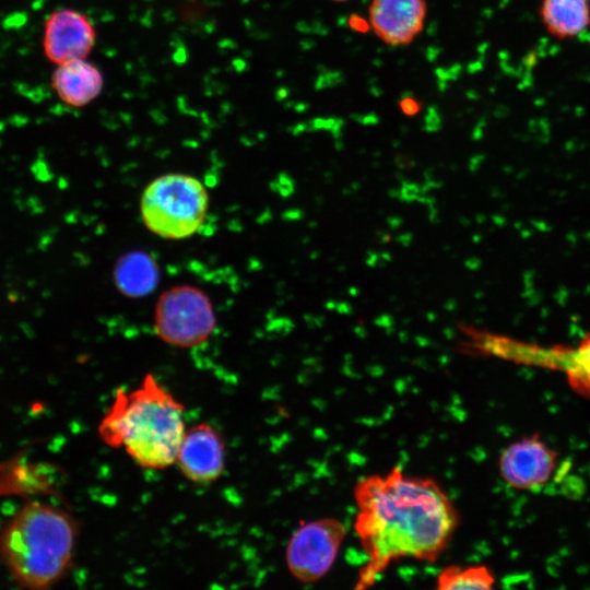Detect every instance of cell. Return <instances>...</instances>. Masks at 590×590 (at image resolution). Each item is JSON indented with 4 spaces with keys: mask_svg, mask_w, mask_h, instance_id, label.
Listing matches in <instances>:
<instances>
[{
    "mask_svg": "<svg viewBox=\"0 0 590 590\" xmlns=\"http://www.w3.org/2000/svg\"><path fill=\"white\" fill-rule=\"evenodd\" d=\"M209 196L197 178L186 174H166L152 180L140 200V213L146 228L165 239H185L203 224Z\"/></svg>",
    "mask_w": 590,
    "mask_h": 590,
    "instance_id": "277c9868",
    "label": "cell"
},
{
    "mask_svg": "<svg viewBox=\"0 0 590 590\" xmlns=\"http://www.w3.org/2000/svg\"><path fill=\"white\" fill-rule=\"evenodd\" d=\"M538 15L551 37L570 40L590 28V0H539Z\"/></svg>",
    "mask_w": 590,
    "mask_h": 590,
    "instance_id": "5bb4252c",
    "label": "cell"
},
{
    "mask_svg": "<svg viewBox=\"0 0 590 590\" xmlns=\"http://www.w3.org/2000/svg\"><path fill=\"white\" fill-rule=\"evenodd\" d=\"M471 338V346L479 353L559 371L575 391L590 398V334L575 345H545L484 331H474Z\"/></svg>",
    "mask_w": 590,
    "mask_h": 590,
    "instance_id": "5b68a950",
    "label": "cell"
},
{
    "mask_svg": "<svg viewBox=\"0 0 590 590\" xmlns=\"http://www.w3.org/2000/svg\"><path fill=\"white\" fill-rule=\"evenodd\" d=\"M345 536L346 528L337 518L300 523L286 545L287 569L304 583L320 580L332 568Z\"/></svg>",
    "mask_w": 590,
    "mask_h": 590,
    "instance_id": "52a82bcc",
    "label": "cell"
},
{
    "mask_svg": "<svg viewBox=\"0 0 590 590\" xmlns=\"http://www.w3.org/2000/svg\"><path fill=\"white\" fill-rule=\"evenodd\" d=\"M557 453L538 435L509 444L498 459L502 479L510 487L539 491L553 477Z\"/></svg>",
    "mask_w": 590,
    "mask_h": 590,
    "instance_id": "ba28073f",
    "label": "cell"
},
{
    "mask_svg": "<svg viewBox=\"0 0 590 590\" xmlns=\"http://www.w3.org/2000/svg\"><path fill=\"white\" fill-rule=\"evenodd\" d=\"M225 452L221 433L209 423H199L186 429L175 463L189 481L211 483L223 474Z\"/></svg>",
    "mask_w": 590,
    "mask_h": 590,
    "instance_id": "9c48e42d",
    "label": "cell"
},
{
    "mask_svg": "<svg viewBox=\"0 0 590 590\" xmlns=\"http://www.w3.org/2000/svg\"><path fill=\"white\" fill-rule=\"evenodd\" d=\"M354 500V530L366 554L355 589L374 586L394 560L436 562L459 526L458 509L434 479L399 467L361 477Z\"/></svg>",
    "mask_w": 590,
    "mask_h": 590,
    "instance_id": "6da1fadb",
    "label": "cell"
},
{
    "mask_svg": "<svg viewBox=\"0 0 590 590\" xmlns=\"http://www.w3.org/2000/svg\"><path fill=\"white\" fill-rule=\"evenodd\" d=\"M495 585L493 573L484 565L444 567L436 577L439 590L492 589Z\"/></svg>",
    "mask_w": 590,
    "mask_h": 590,
    "instance_id": "2e32d148",
    "label": "cell"
},
{
    "mask_svg": "<svg viewBox=\"0 0 590 590\" xmlns=\"http://www.w3.org/2000/svg\"><path fill=\"white\" fill-rule=\"evenodd\" d=\"M421 196V188H418L416 185L411 182H403L402 189L400 191V198L405 201H412L415 199H420Z\"/></svg>",
    "mask_w": 590,
    "mask_h": 590,
    "instance_id": "e0dca14e",
    "label": "cell"
},
{
    "mask_svg": "<svg viewBox=\"0 0 590 590\" xmlns=\"http://www.w3.org/2000/svg\"><path fill=\"white\" fill-rule=\"evenodd\" d=\"M56 467L32 462L23 455L0 462V497L51 495L59 497Z\"/></svg>",
    "mask_w": 590,
    "mask_h": 590,
    "instance_id": "7c38bea8",
    "label": "cell"
},
{
    "mask_svg": "<svg viewBox=\"0 0 590 590\" xmlns=\"http://www.w3.org/2000/svg\"><path fill=\"white\" fill-rule=\"evenodd\" d=\"M390 221H392V219H389ZM397 221H399L398 217H394V222L393 223H390L391 227H397L400 223H397Z\"/></svg>",
    "mask_w": 590,
    "mask_h": 590,
    "instance_id": "ffe728a7",
    "label": "cell"
},
{
    "mask_svg": "<svg viewBox=\"0 0 590 590\" xmlns=\"http://www.w3.org/2000/svg\"><path fill=\"white\" fill-rule=\"evenodd\" d=\"M76 536V522L68 511L31 500L0 529V560L21 587L46 589L69 569Z\"/></svg>",
    "mask_w": 590,
    "mask_h": 590,
    "instance_id": "3957f363",
    "label": "cell"
},
{
    "mask_svg": "<svg viewBox=\"0 0 590 590\" xmlns=\"http://www.w3.org/2000/svg\"><path fill=\"white\" fill-rule=\"evenodd\" d=\"M369 24L376 36L390 46L410 44L423 31L425 0H371Z\"/></svg>",
    "mask_w": 590,
    "mask_h": 590,
    "instance_id": "8fae6325",
    "label": "cell"
},
{
    "mask_svg": "<svg viewBox=\"0 0 590 590\" xmlns=\"http://www.w3.org/2000/svg\"><path fill=\"white\" fill-rule=\"evenodd\" d=\"M185 405L152 374L129 391L116 390L98 424L101 440L122 449L143 469L163 470L175 464L186 432Z\"/></svg>",
    "mask_w": 590,
    "mask_h": 590,
    "instance_id": "7a4b0ae2",
    "label": "cell"
},
{
    "mask_svg": "<svg viewBox=\"0 0 590 590\" xmlns=\"http://www.w3.org/2000/svg\"><path fill=\"white\" fill-rule=\"evenodd\" d=\"M412 239V235L411 234H402L400 237H399V241L401 244H403L404 246L409 245L410 241Z\"/></svg>",
    "mask_w": 590,
    "mask_h": 590,
    "instance_id": "d6986e66",
    "label": "cell"
},
{
    "mask_svg": "<svg viewBox=\"0 0 590 590\" xmlns=\"http://www.w3.org/2000/svg\"><path fill=\"white\" fill-rule=\"evenodd\" d=\"M214 328L211 300L203 291L192 285H177L165 291L155 305V332L172 346H198L211 337Z\"/></svg>",
    "mask_w": 590,
    "mask_h": 590,
    "instance_id": "8992f818",
    "label": "cell"
},
{
    "mask_svg": "<svg viewBox=\"0 0 590 590\" xmlns=\"http://www.w3.org/2000/svg\"><path fill=\"white\" fill-rule=\"evenodd\" d=\"M96 42V30L91 20L73 9L52 12L45 22L43 48L55 64L85 59Z\"/></svg>",
    "mask_w": 590,
    "mask_h": 590,
    "instance_id": "30bf717a",
    "label": "cell"
},
{
    "mask_svg": "<svg viewBox=\"0 0 590 590\" xmlns=\"http://www.w3.org/2000/svg\"><path fill=\"white\" fill-rule=\"evenodd\" d=\"M335 309L341 314H350L352 311V307L346 303L337 304Z\"/></svg>",
    "mask_w": 590,
    "mask_h": 590,
    "instance_id": "ac0fdd59",
    "label": "cell"
},
{
    "mask_svg": "<svg viewBox=\"0 0 590 590\" xmlns=\"http://www.w3.org/2000/svg\"><path fill=\"white\" fill-rule=\"evenodd\" d=\"M114 280L120 293L130 297H141L156 286L157 266L149 255L131 251L117 261Z\"/></svg>",
    "mask_w": 590,
    "mask_h": 590,
    "instance_id": "9a60e30c",
    "label": "cell"
},
{
    "mask_svg": "<svg viewBox=\"0 0 590 590\" xmlns=\"http://www.w3.org/2000/svg\"><path fill=\"white\" fill-rule=\"evenodd\" d=\"M51 85L63 103L72 107H83L101 94L104 78L93 63L85 59H74L57 64Z\"/></svg>",
    "mask_w": 590,
    "mask_h": 590,
    "instance_id": "4fadbf2b",
    "label": "cell"
},
{
    "mask_svg": "<svg viewBox=\"0 0 590 590\" xmlns=\"http://www.w3.org/2000/svg\"><path fill=\"white\" fill-rule=\"evenodd\" d=\"M333 1L343 2V1H349V0H333Z\"/></svg>",
    "mask_w": 590,
    "mask_h": 590,
    "instance_id": "44dd1931",
    "label": "cell"
}]
</instances>
